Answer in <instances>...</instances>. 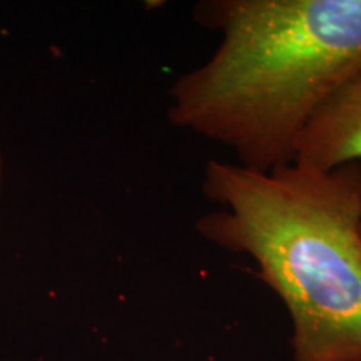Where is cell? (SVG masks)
<instances>
[{
    "label": "cell",
    "instance_id": "6da1fadb",
    "mask_svg": "<svg viewBox=\"0 0 361 361\" xmlns=\"http://www.w3.org/2000/svg\"><path fill=\"white\" fill-rule=\"evenodd\" d=\"M194 19L221 40L171 85L169 123L243 168L291 164L310 117L361 69V0H206Z\"/></svg>",
    "mask_w": 361,
    "mask_h": 361
},
{
    "label": "cell",
    "instance_id": "7a4b0ae2",
    "mask_svg": "<svg viewBox=\"0 0 361 361\" xmlns=\"http://www.w3.org/2000/svg\"><path fill=\"white\" fill-rule=\"evenodd\" d=\"M196 221L206 241L245 255L291 319L295 361H361V162L258 173L209 161Z\"/></svg>",
    "mask_w": 361,
    "mask_h": 361
},
{
    "label": "cell",
    "instance_id": "3957f363",
    "mask_svg": "<svg viewBox=\"0 0 361 361\" xmlns=\"http://www.w3.org/2000/svg\"><path fill=\"white\" fill-rule=\"evenodd\" d=\"M293 162L319 171L361 162V69L310 117L298 137Z\"/></svg>",
    "mask_w": 361,
    "mask_h": 361
},
{
    "label": "cell",
    "instance_id": "277c9868",
    "mask_svg": "<svg viewBox=\"0 0 361 361\" xmlns=\"http://www.w3.org/2000/svg\"><path fill=\"white\" fill-rule=\"evenodd\" d=\"M4 178H6V166H4V156L0 154V197H2V189H4Z\"/></svg>",
    "mask_w": 361,
    "mask_h": 361
},
{
    "label": "cell",
    "instance_id": "5b68a950",
    "mask_svg": "<svg viewBox=\"0 0 361 361\" xmlns=\"http://www.w3.org/2000/svg\"><path fill=\"white\" fill-rule=\"evenodd\" d=\"M360 233H361V221H360Z\"/></svg>",
    "mask_w": 361,
    "mask_h": 361
}]
</instances>
